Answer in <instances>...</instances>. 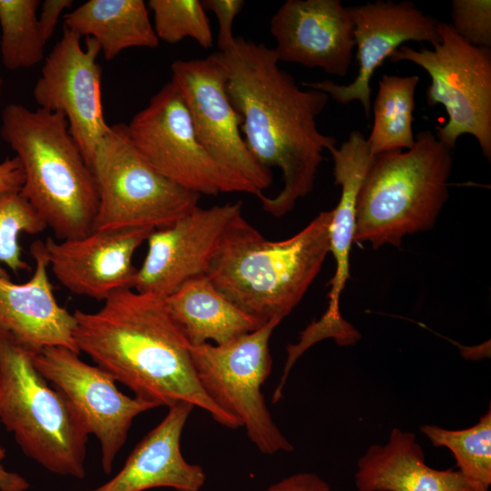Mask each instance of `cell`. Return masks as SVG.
I'll return each instance as SVG.
<instances>
[{
  "label": "cell",
  "instance_id": "cell-1",
  "mask_svg": "<svg viewBox=\"0 0 491 491\" xmlns=\"http://www.w3.org/2000/svg\"><path fill=\"white\" fill-rule=\"evenodd\" d=\"M212 55L225 70L227 94L242 118L249 151L265 167L282 172V190L258 199L266 213L283 216L312 191L323 152L336 145L316 125L330 97L317 89H301L264 44L235 37L230 48Z\"/></svg>",
  "mask_w": 491,
  "mask_h": 491
},
{
  "label": "cell",
  "instance_id": "cell-2",
  "mask_svg": "<svg viewBox=\"0 0 491 491\" xmlns=\"http://www.w3.org/2000/svg\"><path fill=\"white\" fill-rule=\"evenodd\" d=\"M95 312L75 309V341L96 365L136 397L168 408L188 403L228 428L241 427L201 387L190 344L165 298L125 288Z\"/></svg>",
  "mask_w": 491,
  "mask_h": 491
},
{
  "label": "cell",
  "instance_id": "cell-3",
  "mask_svg": "<svg viewBox=\"0 0 491 491\" xmlns=\"http://www.w3.org/2000/svg\"><path fill=\"white\" fill-rule=\"evenodd\" d=\"M333 210L295 235L266 239L245 218L227 235L206 276L241 311L266 324L299 304L329 253Z\"/></svg>",
  "mask_w": 491,
  "mask_h": 491
},
{
  "label": "cell",
  "instance_id": "cell-4",
  "mask_svg": "<svg viewBox=\"0 0 491 491\" xmlns=\"http://www.w3.org/2000/svg\"><path fill=\"white\" fill-rule=\"evenodd\" d=\"M0 135L21 164V194L55 237L89 234L98 205L97 185L66 118L13 103L2 113Z\"/></svg>",
  "mask_w": 491,
  "mask_h": 491
},
{
  "label": "cell",
  "instance_id": "cell-5",
  "mask_svg": "<svg viewBox=\"0 0 491 491\" xmlns=\"http://www.w3.org/2000/svg\"><path fill=\"white\" fill-rule=\"evenodd\" d=\"M452 151L425 130L407 151L374 156L356 198L354 243L400 246L405 235L431 230L448 197Z\"/></svg>",
  "mask_w": 491,
  "mask_h": 491
},
{
  "label": "cell",
  "instance_id": "cell-6",
  "mask_svg": "<svg viewBox=\"0 0 491 491\" xmlns=\"http://www.w3.org/2000/svg\"><path fill=\"white\" fill-rule=\"evenodd\" d=\"M0 422L22 451L52 473L83 478L88 434L33 354L0 332Z\"/></svg>",
  "mask_w": 491,
  "mask_h": 491
},
{
  "label": "cell",
  "instance_id": "cell-7",
  "mask_svg": "<svg viewBox=\"0 0 491 491\" xmlns=\"http://www.w3.org/2000/svg\"><path fill=\"white\" fill-rule=\"evenodd\" d=\"M92 171L98 191L93 230L163 229L195 209L201 196L151 166L124 124L110 125Z\"/></svg>",
  "mask_w": 491,
  "mask_h": 491
},
{
  "label": "cell",
  "instance_id": "cell-8",
  "mask_svg": "<svg viewBox=\"0 0 491 491\" xmlns=\"http://www.w3.org/2000/svg\"><path fill=\"white\" fill-rule=\"evenodd\" d=\"M438 34L440 42L433 49L403 45L389 60L412 62L430 75L427 104L442 105L448 115L446 124L436 128V138L453 150L458 137L470 135L490 161L491 49L467 43L446 22H438Z\"/></svg>",
  "mask_w": 491,
  "mask_h": 491
},
{
  "label": "cell",
  "instance_id": "cell-9",
  "mask_svg": "<svg viewBox=\"0 0 491 491\" xmlns=\"http://www.w3.org/2000/svg\"><path fill=\"white\" fill-rule=\"evenodd\" d=\"M280 322L270 320L225 345L190 347L197 380L206 396L245 426L251 442L267 455L294 450L275 424L261 391L272 367L269 340Z\"/></svg>",
  "mask_w": 491,
  "mask_h": 491
},
{
  "label": "cell",
  "instance_id": "cell-10",
  "mask_svg": "<svg viewBox=\"0 0 491 491\" xmlns=\"http://www.w3.org/2000/svg\"><path fill=\"white\" fill-rule=\"evenodd\" d=\"M126 135L145 160L157 172L198 195L264 193L224 169L198 141L184 95L170 80L137 112Z\"/></svg>",
  "mask_w": 491,
  "mask_h": 491
},
{
  "label": "cell",
  "instance_id": "cell-11",
  "mask_svg": "<svg viewBox=\"0 0 491 491\" xmlns=\"http://www.w3.org/2000/svg\"><path fill=\"white\" fill-rule=\"evenodd\" d=\"M63 28V34L44 59L33 88L37 107L62 114L69 131L91 168L105 137L106 124L101 93V54L95 40ZM93 172V171H92Z\"/></svg>",
  "mask_w": 491,
  "mask_h": 491
},
{
  "label": "cell",
  "instance_id": "cell-12",
  "mask_svg": "<svg viewBox=\"0 0 491 491\" xmlns=\"http://www.w3.org/2000/svg\"><path fill=\"white\" fill-rule=\"evenodd\" d=\"M33 361L39 373L65 396L87 434L99 440L102 466L105 473L110 474L133 420L158 406L123 394L110 374L98 366L86 364L79 353L70 349L45 347L33 354Z\"/></svg>",
  "mask_w": 491,
  "mask_h": 491
},
{
  "label": "cell",
  "instance_id": "cell-13",
  "mask_svg": "<svg viewBox=\"0 0 491 491\" xmlns=\"http://www.w3.org/2000/svg\"><path fill=\"white\" fill-rule=\"evenodd\" d=\"M171 72V80L184 95L196 137L207 154L263 193L271 185L273 175L245 142L242 118L229 99L223 65L211 54L205 58L175 60Z\"/></svg>",
  "mask_w": 491,
  "mask_h": 491
},
{
  "label": "cell",
  "instance_id": "cell-14",
  "mask_svg": "<svg viewBox=\"0 0 491 491\" xmlns=\"http://www.w3.org/2000/svg\"><path fill=\"white\" fill-rule=\"evenodd\" d=\"M242 202L196 206L148 236L133 289L165 298L185 282L206 275L225 237L242 220Z\"/></svg>",
  "mask_w": 491,
  "mask_h": 491
},
{
  "label": "cell",
  "instance_id": "cell-15",
  "mask_svg": "<svg viewBox=\"0 0 491 491\" xmlns=\"http://www.w3.org/2000/svg\"><path fill=\"white\" fill-rule=\"evenodd\" d=\"M354 23L359 69L347 85L331 80L303 83L320 90L339 104L360 102L366 116L371 112L370 81L377 67L405 42H440L438 21L410 1L379 0L347 7Z\"/></svg>",
  "mask_w": 491,
  "mask_h": 491
},
{
  "label": "cell",
  "instance_id": "cell-16",
  "mask_svg": "<svg viewBox=\"0 0 491 491\" xmlns=\"http://www.w3.org/2000/svg\"><path fill=\"white\" fill-rule=\"evenodd\" d=\"M153 231L92 230L72 239L48 237L44 243L49 269L70 292L104 301L115 291L133 288L137 271L133 256Z\"/></svg>",
  "mask_w": 491,
  "mask_h": 491
},
{
  "label": "cell",
  "instance_id": "cell-17",
  "mask_svg": "<svg viewBox=\"0 0 491 491\" xmlns=\"http://www.w3.org/2000/svg\"><path fill=\"white\" fill-rule=\"evenodd\" d=\"M270 31L278 62L340 77L347 74L356 47L354 23L339 0H287L272 16Z\"/></svg>",
  "mask_w": 491,
  "mask_h": 491
},
{
  "label": "cell",
  "instance_id": "cell-18",
  "mask_svg": "<svg viewBox=\"0 0 491 491\" xmlns=\"http://www.w3.org/2000/svg\"><path fill=\"white\" fill-rule=\"evenodd\" d=\"M334 163L335 184L340 185L339 202L333 210L329 226V252L336 262V271L328 285V306L318 321L305 330L306 338L315 344L333 338L339 346L355 345L359 332L340 313L339 301L346 283L350 277V251L354 244L356 205L361 184L373 160L366 138L359 131H352L339 148H330Z\"/></svg>",
  "mask_w": 491,
  "mask_h": 491
},
{
  "label": "cell",
  "instance_id": "cell-19",
  "mask_svg": "<svg viewBox=\"0 0 491 491\" xmlns=\"http://www.w3.org/2000/svg\"><path fill=\"white\" fill-rule=\"evenodd\" d=\"M30 249L35 269L28 281L15 284L0 277V332L32 354L50 346L79 353L75 319L55 298L45 243L36 240Z\"/></svg>",
  "mask_w": 491,
  "mask_h": 491
},
{
  "label": "cell",
  "instance_id": "cell-20",
  "mask_svg": "<svg viewBox=\"0 0 491 491\" xmlns=\"http://www.w3.org/2000/svg\"><path fill=\"white\" fill-rule=\"evenodd\" d=\"M194 407L188 403L169 407L164 419L135 446L122 469L105 484L86 491H145L155 487L200 491L205 482L204 469L188 463L180 446Z\"/></svg>",
  "mask_w": 491,
  "mask_h": 491
},
{
  "label": "cell",
  "instance_id": "cell-21",
  "mask_svg": "<svg viewBox=\"0 0 491 491\" xmlns=\"http://www.w3.org/2000/svg\"><path fill=\"white\" fill-rule=\"evenodd\" d=\"M355 484L357 491H472L458 469L429 466L416 436L398 427L359 458Z\"/></svg>",
  "mask_w": 491,
  "mask_h": 491
},
{
  "label": "cell",
  "instance_id": "cell-22",
  "mask_svg": "<svg viewBox=\"0 0 491 491\" xmlns=\"http://www.w3.org/2000/svg\"><path fill=\"white\" fill-rule=\"evenodd\" d=\"M165 302L191 346L225 345L265 325L231 303L205 275L185 282Z\"/></svg>",
  "mask_w": 491,
  "mask_h": 491
},
{
  "label": "cell",
  "instance_id": "cell-23",
  "mask_svg": "<svg viewBox=\"0 0 491 491\" xmlns=\"http://www.w3.org/2000/svg\"><path fill=\"white\" fill-rule=\"evenodd\" d=\"M148 11L143 0H88L64 15V27L95 40L110 61L127 48L159 45Z\"/></svg>",
  "mask_w": 491,
  "mask_h": 491
},
{
  "label": "cell",
  "instance_id": "cell-24",
  "mask_svg": "<svg viewBox=\"0 0 491 491\" xmlns=\"http://www.w3.org/2000/svg\"><path fill=\"white\" fill-rule=\"evenodd\" d=\"M419 76L384 75L374 102V125L367 140L372 156L410 149L416 142L412 123Z\"/></svg>",
  "mask_w": 491,
  "mask_h": 491
},
{
  "label": "cell",
  "instance_id": "cell-25",
  "mask_svg": "<svg viewBox=\"0 0 491 491\" xmlns=\"http://www.w3.org/2000/svg\"><path fill=\"white\" fill-rule=\"evenodd\" d=\"M420 431L435 446L449 449L472 491H489L491 485V408L473 426L459 430L425 425Z\"/></svg>",
  "mask_w": 491,
  "mask_h": 491
},
{
  "label": "cell",
  "instance_id": "cell-26",
  "mask_svg": "<svg viewBox=\"0 0 491 491\" xmlns=\"http://www.w3.org/2000/svg\"><path fill=\"white\" fill-rule=\"evenodd\" d=\"M38 0H0V55L7 70L29 69L45 59Z\"/></svg>",
  "mask_w": 491,
  "mask_h": 491
},
{
  "label": "cell",
  "instance_id": "cell-27",
  "mask_svg": "<svg viewBox=\"0 0 491 491\" xmlns=\"http://www.w3.org/2000/svg\"><path fill=\"white\" fill-rule=\"evenodd\" d=\"M46 227L20 190L0 192V277H10L4 266L15 274L30 268L22 258L20 235H36Z\"/></svg>",
  "mask_w": 491,
  "mask_h": 491
},
{
  "label": "cell",
  "instance_id": "cell-28",
  "mask_svg": "<svg viewBox=\"0 0 491 491\" xmlns=\"http://www.w3.org/2000/svg\"><path fill=\"white\" fill-rule=\"evenodd\" d=\"M154 29L160 40L175 44L189 37L204 49L214 45L211 25L199 0H150Z\"/></svg>",
  "mask_w": 491,
  "mask_h": 491
},
{
  "label": "cell",
  "instance_id": "cell-29",
  "mask_svg": "<svg viewBox=\"0 0 491 491\" xmlns=\"http://www.w3.org/2000/svg\"><path fill=\"white\" fill-rule=\"evenodd\" d=\"M450 24L467 43L478 47H491V1L453 0Z\"/></svg>",
  "mask_w": 491,
  "mask_h": 491
},
{
  "label": "cell",
  "instance_id": "cell-30",
  "mask_svg": "<svg viewBox=\"0 0 491 491\" xmlns=\"http://www.w3.org/2000/svg\"><path fill=\"white\" fill-rule=\"evenodd\" d=\"M205 11L212 12L218 21L217 47L223 52L230 48L235 40L233 25L245 2L243 0H202Z\"/></svg>",
  "mask_w": 491,
  "mask_h": 491
},
{
  "label": "cell",
  "instance_id": "cell-31",
  "mask_svg": "<svg viewBox=\"0 0 491 491\" xmlns=\"http://www.w3.org/2000/svg\"><path fill=\"white\" fill-rule=\"evenodd\" d=\"M264 491H334L330 485L315 473L300 472L273 484Z\"/></svg>",
  "mask_w": 491,
  "mask_h": 491
},
{
  "label": "cell",
  "instance_id": "cell-32",
  "mask_svg": "<svg viewBox=\"0 0 491 491\" xmlns=\"http://www.w3.org/2000/svg\"><path fill=\"white\" fill-rule=\"evenodd\" d=\"M73 4L72 0H45L41 5L38 23L45 43L52 37L63 12Z\"/></svg>",
  "mask_w": 491,
  "mask_h": 491
},
{
  "label": "cell",
  "instance_id": "cell-33",
  "mask_svg": "<svg viewBox=\"0 0 491 491\" xmlns=\"http://www.w3.org/2000/svg\"><path fill=\"white\" fill-rule=\"evenodd\" d=\"M23 183V169L17 157H6L0 163V192L20 190Z\"/></svg>",
  "mask_w": 491,
  "mask_h": 491
},
{
  "label": "cell",
  "instance_id": "cell-34",
  "mask_svg": "<svg viewBox=\"0 0 491 491\" xmlns=\"http://www.w3.org/2000/svg\"><path fill=\"white\" fill-rule=\"evenodd\" d=\"M5 456V450L0 448V490L1 491H25L28 483L15 473H8L1 465Z\"/></svg>",
  "mask_w": 491,
  "mask_h": 491
},
{
  "label": "cell",
  "instance_id": "cell-35",
  "mask_svg": "<svg viewBox=\"0 0 491 491\" xmlns=\"http://www.w3.org/2000/svg\"><path fill=\"white\" fill-rule=\"evenodd\" d=\"M2 92H3V79L0 75V100H1Z\"/></svg>",
  "mask_w": 491,
  "mask_h": 491
}]
</instances>
